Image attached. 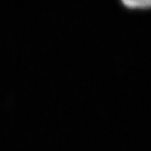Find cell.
<instances>
[{
	"label": "cell",
	"mask_w": 151,
	"mask_h": 151,
	"mask_svg": "<svg viewBox=\"0 0 151 151\" xmlns=\"http://www.w3.org/2000/svg\"><path fill=\"white\" fill-rule=\"evenodd\" d=\"M129 9H151V0H121Z\"/></svg>",
	"instance_id": "obj_1"
}]
</instances>
